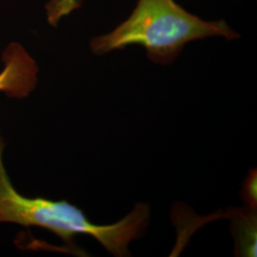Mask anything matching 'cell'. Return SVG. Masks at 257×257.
Instances as JSON below:
<instances>
[{
	"label": "cell",
	"instance_id": "8992f818",
	"mask_svg": "<svg viewBox=\"0 0 257 257\" xmlns=\"http://www.w3.org/2000/svg\"><path fill=\"white\" fill-rule=\"evenodd\" d=\"M256 171H251L248 175L243 186L244 200L247 203L248 208L256 211Z\"/></svg>",
	"mask_w": 257,
	"mask_h": 257
},
{
	"label": "cell",
	"instance_id": "5b68a950",
	"mask_svg": "<svg viewBox=\"0 0 257 257\" xmlns=\"http://www.w3.org/2000/svg\"><path fill=\"white\" fill-rule=\"evenodd\" d=\"M83 0H50L47 4V19L52 26H56L64 17L78 9Z\"/></svg>",
	"mask_w": 257,
	"mask_h": 257
},
{
	"label": "cell",
	"instance_id": "3957f363",
	"mask_svg": "<svg viewBox=\"0 0 257 257\" xmlns=\"http://www.w3.org/2000/svg\"><path fill=\"white\" fill-rule=\"evenodd\" d=\"M2 59L4 69L0 73V92L18 98L29 95L37 82L38 68L35 60L19 43H11Z\"/></svg>",
	"mask_w": 257,
	"mask_h": 257
},
{
	"label": "cell",
	"instance_id": "6da1fadb",
	"mask_svg": "<svg viewBox=\"0 0 257 257\" xmlns=\"http://www.w3.org/2000/svg\"><path fill=\"white\" fill-rule=\"evenodd\" d=\"M4 146L0 136V223H15L50 230L74 248V236L87 234L96 239L114 256L131 255L128 245L140 238L147 230L151 218L149 205L138 203L116 223L96 225L78 207L66 200L25 197L11 183L3 163Z\"/></svg>",
	"mask_w": 257,
	"mask_h": 257
},
{
	"label": "cell",
	"instance_id": "277c9868",
	"mask_svg": "<svg viewBox=\"0 0 257 257\" xmlns=\"http://www.w3.org/2000/svg\"><path fill=\"white\" fill-rule=\"evenodd\" d=\"M255 210L248 208L245 211H236L233 214L232 230H234V237L236 240V248L239 255L242 254V250L245 251L246 256H256V216L253 214Z\"/></svg>",
	"mask_w": 257,
	"mask_h": 257
},
{
	"label": "cell",
	"instance_id": "7a4b0ae2",
	"mask_svg": "<svg viewBox=\"0 0 257 257\" xmlns=\"http://www.w3.org/2000/svg\"><path fill=\"white\" fill-rule=\"evenodd\" d=\"M238 38V33L223 21H205L190 14L175 0H138L132 15L107 35L94 37L91 49L104 55L130 45L145 48L150 60L172 64L191 41L206 37Z\"/></svg>",
	"mask_w": 257,
	"mask_h": 257
}]
</instances>
